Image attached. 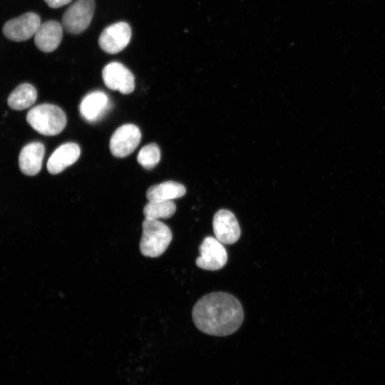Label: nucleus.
<instances>
[{
	"instance_id": "obj_3",
	"label": "nucleus",
	"mask_w": 385,
	"mask_h": 385,
	"mask_svg": "<svg viewBox=\"0 0 385 385\" xmlns=\"http://www.w3.org/2000/svg\"><path fill=\"white\" fill-rule=\"evenodd\" d=\"M140 242V252L146 257H157L168 248L172 240L169 227L158 220L145 218Z\"/></svg>"
},
{
	"instance_id": "obj_19",
	"label": "nucleus",
	"mask_w": 385,
	"mask_h": 385,
	"mask_svg": "<svg viewBox=\"0 0 385 385\" xmlns=\"http://www.w3.org/2000/svg\"><path fill=\"white\" fill-rule=\"evenodd\" d=\"M47 5L51 8L56 9L69 4L71 0H44Z\"/></svg>"
},
{
	"instance_id": "obj_14",
	"label": "nucleus",
	"mask_w": 385,
	"mask_h": 385,
	"mask_svg": "<svg viewBox=\"0 0 385 385\" xmlns=\"http://www.w3.org/2000/svg\"><path fill=\"white\" fill-rule=\"evenodd\" d=\"M62 25L56 21H47L41 24L34 41L36 47L43 52H51L59 46L63 36Z\"/></svg>"
},
{
	"instance_id": "obj_17",
	"label": "nucleus",
	"mask_w": 385,
	"mask_h": 385,
	"mask_svg": "<svg viewBox=\"0 0 385 385\" xmlns=\"http://www.w3.org/2000/svg\"><path fill=\"white\" fill-rule=\"evenodd\" d=\"M175 210V204L172 200L149 201L143 208V214L147 219H167L174 215Z\"/></svg>"
},
{
	"instance_id": "obj_15",
	"label": "nucleus",
	"mask_w": 385,
	"mask_h": 385,
	"mask_svg": "<svg viewBox=\"0 0 385 385\" xmlns=\"http://www.w3.org/2000/svg\"><path fill=\"white\" fill-rule=\"evenodd\" d=\"M185 192L183 184L170 180L150 187L146 197L148 201H168L184 196Z\"/></svg>"
},
{
	"instance_id": "obj_12",
	"label": "nucleus",
	"mask_w": 385,
	"mask_h": 385,
	"mask_svg": "<svg viewBox=\"0 0 385 385\" xmlns=\"http://www.w3.org/2000/svg\"><path fill=\"white\" fill-rule=\"evenodd\" d=\"M81 149L75 143H66L58 147L47 161V170L53 175L61 173L67 167L77 161Z\"/></svg>"
},
{
	"instance_id": "obj_10",
	"label": "nucleus",
	"mask_w": 385,
	"mask_h": 385,
	"mask_svg": "<svg viewBox=\"0 0 385 385\" xmlns=\"http://www.w3.org/2000/svg\"><path fill=\"white\" fill-rule=\"evenodd\" d=\"M111 108V102L108 95L101 91H94L82 99L79 111L83 118L93 123L103 118Z\"/></svg>"
},
{
	"instance_id": "obj_5",
	"label": "nucleus",
	"mask_w": 385,
	"mask_h": 385,
	"mask_svg": "<svg viewBox=\"0 0 385 385\" xmlns=\"http://www.w3.org/2000/svg\"><path fill=\"white\" fill-rule=\"evenodd\" d=\"M141 133L134 124H124L115 130L110 139V150L117 158L131 154L138 147Z\"/></svg>"
},
{
	"instance_id": "obj_7",
	"label": "nucleus",
	"mask_w": 385,
	"mask_h": 385,
	"mask_svg": "<svg viewBox=\"0 0 385 385\" xmlns=\"http://www.w3.org/2000/svg\"><path fill=\"white\" fill-rule=\"evenodd\" d=\"M131 38V29L124 21L115 23L106 27L101 33L98 44L106 53L115 54L124 49Z\"/></svg>"
},
{
	"instance_id": "obj_8",
	"label": "nucleus",
	"mask_w": 385,
	"mask_h": 385,
	"mask_svg": "<svg viewBox=\"0 0 385 385\" xmlns=\"http://www.w3.org/2000/svg\"><path fill=\"white\" fill-rule=\"evenodd\" d=\"M105 85L111 90L123 94L131 93L135 88V78L131 71L119 62L107 64L102 71Z\"/></svg>"
},
{
	"instance_id": "obj_4",
	"label": "nucleus",
	"mask_w": 385,
	"mask_h": 385,
	"mask_svg": "<svg viewBox=\"0 0 385 385\" xmlns=\"http://www.w3.org/2000/svg\"><path fill=\"white\" fill-rule=\"evenodd\" d=\"M93 0H77L69 6L62 17V26L69 33L80 34L89 26L93 16Z\"/></svg>"
},
{
	"instance_id": "obj_1",
	"label": "nucleus",
	"mask_w": 385,
	"mask_h": 385,
	"mask_svg": "<svg viewBox=\"0 0 385 385\" xmlns=\"http://www.w3.org/2000/svg\"><path fill=\"white\" fill-rule=\"evenodd\" d=\"M195 327L207 334L224 337L236 332L243 321L241 304L233 295L222 292L201 297L193 307Z\"/></svg>"
},
{
	"instance_id": "obj_6",
	"label": "nucleus",
	"mask_w": 385,
	"mask_h": 385,
	"mask_svg": "<svg viewBox=\"0 0 385 385\" xmlns=\"http://www.w3.org/2000/svg\"><path fill=\"white\" fill-rule=\"evenodd\" d=\"M200 255L196 260L197 267L207 270H217L222 268L227 260L225 247L216 237H206L201 243Z\"/></svg>"
},
{
	"instance_id": "obj_9",
	"label": "nucleus",
	"mask_w": 385,
	"mask_h": 385,
	"mask_svg": "<svg viewBox=\"0 0 385 385\" xmlns=\"http://www.w3.org/2000/svg\"><path fill=\"white\" fill-rule=\"evenodd\" d=\"M41 24V19L36 14L28 12L6 22L2 31L7 38L23 41L34 36Z\"/></svg>"
},
{
	"instance_id": "obj_2",
	"label": "nucleus",
	"mask_w": 385,
	"mask_h": 385,
	"mask_svg": "<svg viewBox=\"0 0 385 385\" xmlns=\"http://www.w3.org/2000/svg\"><path fill=\"white\" fill-rule=\"evenodd\" d=\"M26 120L36 131L48 136L59 134L65 128L67 121L64 111L49 103L32 108L27 113Z\"/></svg>"
},
{
	"instance_id": "obj_18",
	"label": "nucleus",
	"mask_w": 385,
	"mask_h": 385,
	"mask_svg": "<svg viewBox=\"0 0 385 385\" xmlns=\"http://www.w3.org/2000/svg\"><path fill=\"white\" fill-rule=\"evenodd\" d=\"M160 159V150L155 143H150L143 146L137 156L138 163L147 170L155 168Z\"/></svg>"
},
{
	"instance_id": "obj_16",
	"label": "nucleus",
	"mask_w": 385,
	"mask_h": 385,
	"mask_svg": "<svg viewBox=\"0 0 385 385\" xmlns=\"http://www.w3.org/2000/svg\"><path fill=\"white\" fill-rule=\"evenodd\" d=\"M37 91L30 83L19 85L9 96L8 106L13 110L21 111L31 107L36 101Z\"/></svg>"
},
{
	"instance_id": "obj_11",
	"label": "nucleus",
	"mask_w": 385,
	"mask_h": 385,
	"mask_svg": "<svg viewBox=\"0 0 385 385\" xmlns=\"http://www.w3.org/2000/svg\"><path fill=\"white\" fill-rule=\"evenodd\" d=\"M212 225L216 238L223 244H234L240 237V225L230 210H218L214 215Z\"/></svg>"
},
{
	"instance_id": "obj_13",
	"label": "nucleus",
	"mask_w": 385,
	"mask_h": 385,
	"mask_svg": "<svg viewBox=\"0 0 385 385\" xmlns=\"http://www.w3.org/2000/svg\"><path fill=\"white\" fill-rule=\"evenodd\" d=\"M45 147L40 142L26 145L19 156L20 170L26 175L33 176L39 173L42 167Z\"/></svg>"
}]
</instances>
